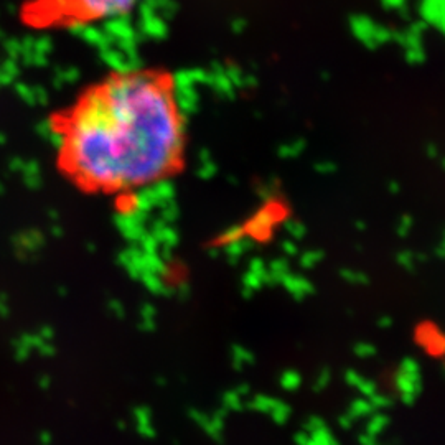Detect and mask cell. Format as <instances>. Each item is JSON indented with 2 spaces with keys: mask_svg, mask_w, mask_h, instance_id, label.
<instances>
[{
  "mask_svg": "<svg viewBox=\"0 0 445 445\" xmlns=\"http://www.w3.org/2000/svg\"><path fill=\"white\" fill-rule=\"evenodd\" d=\"M48 127L58 173L81 193L122 198L185 170L188 122L167 68L102 74L53 112Z\"/></svg>",
  "mask_w": 445,
  "mask_h": 445,
  "instance_id": "6da1fadb",
  "label": "cell"
},
{
  "mask_svg": "<svg viewBox=\"0 0 445 445\" xmlns=\"http://www.w3.org/2000/svg\"><path fill=\"white\" fill-rule=\"evenodd\" d=\"M142 0H33L22 19L33 28H74L109 22L131 14Z\"/></svg>",
  "mask_w": 445,
  "mask_h": 445,
  "instance_id": "7a4b0ae2",
  "label": "cell"
}]
</instances>
